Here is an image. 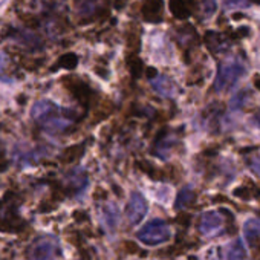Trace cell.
Segmentation results:
<instances>
[{
  "instance_id": "cell-5",
  "label": "cell",
  "mask_w": 260,
  "mask_h": 260,
  "mask_svg": "<svg viewBox=\"0 0 260 260\" xmlns=\"http://www.w3.org/2000/svg\"><path fill=\"white\" fill-rule=\"evenodd\" d=\"M28 255L31 260H60L61 248L55 237L43 236L34 242Z\"/></svg>"
},
{
  "instance_id": "cell-21",
  "label": "cell",
  "mask_w": 260,
  "mask_h": 260,
  "mask_svg": "<svg viewBox=\"0 0 260 260\" xmlns=\"http://www.w3.org/2000/svg\"><path fill=\"white\" fill-rule=\"evenodd\" d=\"M103 214H104V217L107 219V223H109V226H115V223H116V220H118V210L112 205H109V207H106L104 210H103Z\"/></svg>"
},
{
  "instance_id": "cell-17",
  "label": "cell",
  "mask_w": 260,
  "mask_h": 260,
  "mask_svg": "<svg viewBox=\"0 0 260 260\" xmlns=\"http://www.w3.org/2000/svg\"><path fill=\"white\" fill-rule=\"evenodd\" d=\"M176 39H178V42H179L182 46H188L190 43H194V42H196L198 36H196L194 29H193L190 25H187L185 28L178 29V32H176Z\"/></svg>"
},
{
  "instance_id": "cell-11",
  "label": "cell",
  "mask_w": 260,
  "mask_h": 260,
  "mask_svg": "<svg viewBox=\"0 0 260 260\" xmlns=\"http://www.w3.org/2000/svg\"><path fill=\"white\" fill-rule=\"evenodd\" d=\"M175 146V137L169 132V130H162L158 134L155 144H153V153L159 158H167L169 152Z\"/></svg>"
},
{
  "instance_id": "cell-13",
  "label": "cell",
  "mask_w": 260,
  "mask_h": 260,
  "mask_svg": "<svg viewBox=\"0 0 260 260\" xmlns=\"http://www.w3.org/2000/svg\"><path fill=\"white\" fill-rule=\"evenodd\" d=\"M205 43H207L208 49L211 52H214V54L223 52V49H226L228 45H230L223 34H219V32H214V31H208L205 34Z\"/></svg>"
},
{
  "instance_id": "cell-16",
  "label": "cell",
  "mask_w": 260,
  "mask_h": 260,
  "mask_svg": "<svg viewBox=\"0 0 260 260\" xmlns=\"http://www.w3.org/2000/svg\"><path fill=\"white\" fill-rule=\"evenodd\" d=\"M77 64H78V57L75 54H72V52H68V54H63L57 60V63L52 68V71H55V69H68V71H72V69L77 68Z\"/></svg>"
},
{
  "instance_id": "cell-4",
  "label": "cell",
  "mask_w": 260,
  "mask_h": 260,
  "mask_svg": "<svg viewBox=\"0 0 260 260\" xmlns=\"http://www.w3.org/2000/svg\"><path fill=\"white\" fill-rule=\"evenodd\" d=\"M170 226L161 220V219H153L147 222L140 231H138V239L144 245L149 246H158L161 243H166L170 239Z\"/></svg>"
},
{
  "instance_id": "cell-24",
  "label": "cell",
  "mask_w": 260,
  "mask_h": 260,
  "mask_svg": "<svg viewBox=\"0 0 260 260\" xmlns=\"http://www.w3.org/2000/svg\"><path fill=\"white\" fill-rule=\"evenodd\" d=\"M252 124H254L255 127H258V128H260V112H257V113L252 116Z\"/></svg>"
},
{
  "instance_id": "cell-15",
  "label": "cell",
  "mask_w": 260,
  "mask_h": 260,
  "mask_svg": "<svg viewBox=\"0 0 260 260\" xmlns=\"http://www.w3.org/2000/svg\"><path fill=\"white\" fill-rule=\"evenodd\" d=\"M243 234L245 237L252 243L254 240H257L260 237V219L257 217H251L243 223Z\"/></svg>"
},
{
  "instance_id": "cell-22",
  "label": "cell",
  "mask_w": 260,
  "mask_h": 260,
  "mask_svg": "<svg viewBox=\"0 0 260 260\" xmlns=\"http://www.w3.org/2000/svg\"><path fill=\"white\" fill-rule=\"evenodd\" d=\"M223 2H225V5H226L228 8H239V7L245 8V7L249 5V4L246 2V0H223Z\"/></svg>"
},
{
  "instance_id": "cell-3",
  "label": "cell",
  "mask_w": 260,
  "mask_h": 260,
  "mask_svg": "<svg viewBox=\"0 0 260 260\" xmlns=\"http://www.w3.org/2000/svg\"><path fill=\"white\" fill-rule=\"evenodd\" d=\"M246 68L239 58H231L219 64L217 75L214 80V90L216 92H223L225 89H230L233 84L237 83V80L245 74Z\"/></svg>"
},
{
  "instance_id": "cell-8",
  "label": "cell",
  "mask_w": 260,
  "mask_h": 260,
  "mask_svg": "<svg viewBox=\"0 0 260 260\" xmlns=\"http://www.w3.org/2000/svg\"><path fill=\"white\" fill-rule=\"evenodd\" d=\"M223 228V217L219 211H207L201 216L199 222V231L205 237H213L219 234Z\"/></svg>"
},
{
  "instance_id": "cell-10",
  "label": "cell",
  "mask_w": 260,
  "mask_h": 260,
  "mask_svg": "<svg viewBox=\"0 0 260 260\" xmlns=\"http://www.w3.org/2000/svg\"><path fill=\"white\" fill-rule=\"evenodd\" d=\"M162 11H164V2L162 0H144L141 13L146 22L150 23H161L162 22Z\"/></svg>"
},
{
  "instance_id": "cell-26",
  "label": "cell",
  "mask_w": 260,
  "mask_h": 260,
  "mask_svg": "<svg viewBox=\"0 0 260 260\" xmlns=\"http://www.w3.org/2000/svg\"><path fill=\"white\" fill-rule=\"evenodd\" d=\"M251 2H254L255 5H260V0H251Z\"/></svg>"
},
{
  "instance_id": "cell-1",
  "label": "cell",
  "mask_w": 260,
  "mask_h": 260,
  "mask_svg": "<svg viewBox=\"0 0 260 260\" xmlns=\"http://www.w3.org/2000/svg\"><path fill=\"white\" fill-rule=\"evenodd\" d=\"M32 119L45 128L48 134L61 135L69 132L71 128L81 119L72 109H63L49 100H40L32 107Z\"/></svg>"
},
{
  "instance_id": "cell-14",
  "label": "cell",
  "mask_w": 260,
  "mask_h": 260,
  "mask_svg": "<svg viewBox=\"0 0 260 260\" xmlns=\"http://www.w3.org/2000/svg\"><path fill=\"white\" fill-rule=\"evenodd\" d=\"M170 11L178 20H185L191 16V8L187 0H170Z\"/></svg>"
},
{
  "instance_id": "cell-19",
  "label": "cell",
  "mask_w": 260,
  "mask_h": 260,
  "mask_svg": "<svg viewBox=\"0 0 260 260\" xmlns=\"http://www.w3.org/2000/svg\"><path fill=\"white\" fill-rule=\"evenodd\" d=\"M194 198V193L191 191V188H184L176 199V208H184L185 205H188Z\"/></svg>"
},
{
  "instance_id": "cell-20",
  "label": "cell",
  "mask_w": 260,
  "mask_h": 260,
  "mask_svg": "<svg viewBox=\"0 0 260 260\" xmlns=\"http://www.w3.org/2000/svg\"><path fill=\"white\" fill-rule=\"evenodd\" d=\"M127 61H128L130 74H132L135 78H140L141 77V72H143V61L138 57H130Z\"/></svg>"
},
{
  "instance_id": "cell-2",
  "label": "cell",
  "mask_w": 260,
  "mask_h": 260,
  "mask_svg": "<svg viewBox=\"0 0 260 260\" xmlns=\"http://www.w3.org/2000/svg\"><path fill=\"white\" fill-rule=\"evenodd\" d=\"M80 23H92L104 19L110 11L109 0H74Z\"/></svg>"
},
{
  "instance_id": "cell-18",
  "label": "cell",
  "mask_w": 260,
  "mask_h": 260,
  "mask_svg": "<svg viewBox=\"0 0 260 260\" xmlns=\"http://www.w3.org/2000/svg\"><path fill=\"white\" fill-rule=\"evenodd\" d=\"M83 147H84V144L69 147V149L63 153V159H64V162H74L75 159L81 158V156H83V153H84V149H83Z\"/></svg>"
},
{
  "instance_id": "cell-6",
  "label": "cell",
  "mask_w": 260,
  "mask_h": 260,
  "mask_svg": "<svg viewBox=\"0 0 260 260\" xmlns=\"http://www.w3.org/2000/svg\"><path fill=\"white\" fill-rule=\"evenodd\" d=\"M207 260H248V252L242 239H234L222 246L210 249Z\"/></svg>"
},
{
  "instance_id": "cell-25",
  "label": "cell",
  "mask_w": 260,
  "mask_h": 260,
  "mask_svg": "<svg viewBox=\"0 0 260 260\" xmlns=\"http://www.w3.org/2000/svg\"><path fill=\"white\" fill-rule=\"evenodd\" d=\"M254 84H255V87H257V89H260V78H258V77L254 80Z\"/></svg>"
},
{
  "instance_id": "cell-23",
  "label": "cell",
  "mask_w": 260,
  "mask_h": 260,
  "mask_svg": "<svg viewBox=\"0 0 260 260\" xmlns=\"http://www.w3.org/2000/svg\"><path fill=\"white\" fill-rule=\"evenodd\" d=\"M249 166H251L252 172H254L255 175H258V176H260V158H254V159L249 162Z\"/></svg>"
},
{
  "instance_id": "cell-12",
  "label": "cell",
  "mask_w": 260,
  "mask_h": 260,
  "mask_svg": "<svg viewBox=\"0 0 260 260\" xmlns=\"http://www.w3.org/2000/svg\"><path fill=\"white\" fill-rule=\"evenodd\" d=\"M152 87L156 93H159L161 96H166V98H172L176 95V84L167 75H158L156 78H153Z\"/></svg>"
},
{
  "instance_id": "cell-9",
  "label": "cell",
  "mask_w": 260,
  "mask_h": 260,
  "mask_svg": "<svg viewBox=\"0 0 260 260\" xmlns=\"http://www.w3.org/2000/svg\"><path fill=\"white\" fill-rule=\"evenodd\" d=\"M64 84L71 90V93L78 100L80 104H83L84 107H89V104L92 101V95H93V92L89 87V84H86L80 78H72V77L71 78H66L64 80Z\"/></svg>"
},
{
  "instance_id": "cell-7",
  "label": "cell",
  "mask_w": 260,
  "mask_h": 260,
  "mask_svg": "<svg viewBox=\"0 0 260 260\" xmlns=\"http://www.w3.org/2000/svg\"><path fill=\"white\" fill-rule=\"evenodd\" d=\"M147 201L144 199V196L138 191L132 193V196H130V201L127 204V210H125V214H127V219L130 223H140L144 216L147 214Z\"/></svg>"
}]
</instances>
